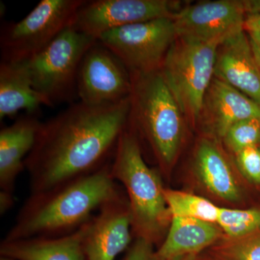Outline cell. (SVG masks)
<instances>
[{
    "label": "cell",
    "instance_id": "25",
    "mask_svg": "<svg viewBox=\"0 0 260 260\" xmlns=\"http://www.w3.org/2000/svg\"><path fill=\"white\" fill-rule=\"evenodd\" d=\"M122 260H164L154 250L153 244L143 238H137Z\"/></svg>",
    "mask_w": 260,
    "mask_h": 260
},
{
    "label": "cell",
    "instance_id": "22",
    "mask_svg": "<svg viewBox=\"0 0 260 260\" xmlns=\"http://www.w3.org/2000/svg\"><path fill=\"white\" fill-rule=\"evenodd\" d=\"M223 139L234 154L260 145V118H251L236 123L228 130Z\"/></svg>",
    "mask_w": 260,
    "mask_h": 260
},
{
    "label": "cell",
    "instance_id": "8",
    "mask_svg": "<svg viewBox=\"0 0 260 260\" xmlns=\"http://www.w3.org/2000/svg\"><path fill=\"white\" fill-rule=\"evenodd\" d=\"M172 18L154 19L110 30L98 39L131 73L160 70L168 51L177 39Z\"/></svg>",
    "mask_w": 260,
    "mask_h": 260
},
{
    "label": "cell",
    "instance_id": "5",
    "mask_svg": "<svg viewBox=\"0 0 260 260\" xmlns=\"http://www.w3.org/2000/svg\"><path fill=\"white\" fill-rule=\"evenodd\" d=\"M96 42L70 25L42 51L22 61L32 86L49 107L74 100L80 63Z\"/></svg>",
    "mask_w": 260,
    "mask_h": 260
},
{
    "label": "cell",
    "instance_id": "4",
    "mask_svg": "<svg viewBox=\"0 0 260 260\" xmlns=\"http://www.w3.org/2000/svg\"><path fill=\"white\" fill-rule=\"evenodd\" d=\"M131 76L129 118L145 135L162 167H170L182 141L184 114L160 70Z\"/></svg>",
    "mask_w": 260,
    "mask_h": 260
},
{
    "label": "cell",
    "instance_id": "9",
    "mask_svg": "<svg viewBox=\"0 0 260 260\" xmlns=\"http://www.w3.org/2000/svg\"><path fill=\"white\" fill-rule=\"evenodd\" d=\"M183 5L174 0L85 1L75 13L72 26L98 41L105 32L125 25L173 18Z\"/></svg>",
    "mask_w": 260,
    "mask_h": 260
},
{
    "label": "cell",
    "instance_id": "17",
    "mask_svg": "<svg viewBox=\"0 0 260 260\" xmlns=\"http://www.w3.org/2000/svg\"><path fill=\"white\" fill-rule=\"evenodd\" d=\"M49 104L32 86L22 61H1L0 64V119L13 117L20 111L36 114Z\"/></svg>",
    "mask_w": 260,
    "mask_h": 260
},
{
    "label": "cell",
    "instance_id": "3",
    "mask_svg": "<svg viewBox=\"0 0 260 260\" xmlns=\"http://www.w3.org/2000/svg\"><path fill=\"white\" fill-rule=\"evenodd\" d=\"M111 172L125 189L137 238L154 244L172 216L160 177L145 162L136 133L128 124L116 146Z\"/></svg>",
    "mask_w": 260,
    "mask_h": 260
},
{
    "label": "cell",
    "instance_id": "27",
    "mask_svg": "<svg viewBox=\"0 0 260 260\" xmlns=\"http://www.w3.org/2000/svg\"><path fill=\"white\" fill-rule=\"evenodd\" d=\"M246 34L249 38L251 50L260 69V32L247 31Z\"/></svg>",
    "mask_w": 260,
    "mask_h": 260
},
{
    "label": "cell",
    "instance_id": "23",
    "mask_svg": "<svg viewBox=\"0 0 260 260\" xmlns=\"http://www.w3.org/2000/svg\"><path fill=\"white\" fill-rule=\"evenodd\" d=\"M222 256L224 260H260V233L235 240Z\"/></svg>",
    "mask_w": 260,
    "mask_h": 260
},
{
    "label": "cell",
    "instance_id": "11",
    "mask_svg": "<svg viewBox=\"0 0 260 260\" xmlns=\"http://www.w3.org/2000/svg\"><path fill=\"white\" fill-rule=\"evenodd\" d=\"M246 1L216 0L185 5L173 16L177 37L220 45L244 30Z\"/></svg>",
    "mask_w": 260,
    "mask_h": 260
},
{
    "label": "cell",
    "instance_id": "2",
    "mask_svg": "<svg viewBox=\"0 0 260 260\" xmlns=\"http://www.w3.org/2000/svg\"><path fill=\"white\" fill-rule=\"evenodd\" d=\"M111 164L55 189L30 194L5 240L61 237L83 226L103 205L121 194Z\"/></svg>",
    "mask_w": 260,
    "mask_h": 260
},
{
    "label": "cell",
    "instance_id": "10",
    "mask_svg": "<svg viewBox=\"0 0 260 260\" xmlns=\"http://www.w3.org/2000/svg\"><path fill=\"white\" fill-rule=\"evenodd\" d=\"M133 90L131 73L105 46L97 42L83 56L77 78V95L84 104L110 105L127 99Z\"/></svg>",
    "mask_w": 260,
    "mask_h": 260
},
{
    "label": "cell",
    "instance_id": "26",
    "mask_svg": "<svg viewBox=\"0 0 260 260\" xmlns=\"http://www.w3.org/2000/svg\"><path fill=\"white\" fill-rule=\"evenodd\" d=\"M245 31L260 32V0L246 1Z\"/></svg>",
    "mask_w": 260,
    "mask_h": 260
},
{
    "label": "cell",
    "instance_id": "24",
    "mask_svg": "<svg viewBox=\"0 0 260 260\" xmlns=\"http://www.w3.org/2000/svg\"><path fill=\"white\" fill-rule=\"evenodd\" d=\"M239 171L246 179L260 184V145L249 147L235 154Z\"/></svg>",
    "mask_w": 260,
    "mask_h": 260
},
{
    "label": "cell",
    "instance_id": "12",
    "mask_svg": "<svg viewBox=\"0 0 260 260\" xmlns=\"http://www.w3.org/2000/svg\"><path fill=\"white\" fill-rule=\"evenodd\" d=\"M129 202L118 195L101 207L89 220L83 239L86 260H114L126 250L133 238Z\"/></svg>",
    "mask_w": 260,
    "mask_h": 260
},
{
    "label": "cell",
    "instance_id": "14",
    "mask_svg": "<svg viewBox=\"0 0 260 260\" xmlns=\"http://www.w3.org/2000/svg\"><path fill=\"white\" fill-rule=\"evenodd\" d=\"M251 118H260V105L214 77L203 99L198 121L223 138L231 126Z\"/></svg>",
    "mask_w": 260,
    "mask_h": 260
},
{
    "label": "cell",
    "instance_id": "1",
    "mask_svg": "<svg viewBox=\"0 0 260 260\" xmlns=\"http://www.w3.org/2000/svg\"><path fill=\"white\" fill-rule=\"evenodd\" d=\"M130 109L131 95L99 107L79 102L42 122L25 161L30 194L55 189L112 161Z\"/></svg>",
    "mask_w": 260,
    "mask_h": 260
},
{
    "label": "cell",
    "instance_id": "18",
    "mask_svg": "<svg viewBox=\"0 0 260 260\" xmlns=\"http://www.w3.org/2000/svg\"><path fill=\"white\" fill-rule=\"evenodd\" d=\"M194 168L210 192L225 201H239L241 191L232 167L216 143L207 138L200 140L195 153Z\"/></svg>",
    "mask_w": 260,
    "mask_h": 260
},
{
    "label": "cell",
    "instance_id": "6",
    "mask_svg": "<svg viewBox=\"0 0 260 260\" xmlns=\"http://www.w3.org/2000/svg\"><path fill=\"white\" fill-rule=\"evenodd\" d=\"M216 44L177 37L160 72L184 116L199 119L203 99L214 78Z\"/></svg>",
    "mask_w": 260,
    "mask_h": 260
},
{
    "label": "cell",
    "instance_id": "20",
    "mask_svg": "<svg viewBox=\"0 0 260 260\" xmlns=\"http://www.w3.org/2000/svg\"><path fill=\"white\" fill-rule=\"evenodd\" d=\"M165 198L171 216L216 223L220 208L209 200L185 191L168 189H165Z\"/></svg>",
    "mask_w": 260,
    "mask_h": 260
},
{
    "label": "cell",
    "instance_id": "30",
    "mask_svg": "<svg viewBox=\"0 0 260 260\" xmlns=\"http://www.w3.org/2000/svg\"><path fill=\"white\" fill-rule=\"evenodd\" d=\"M0 260H14V259H9V258L1 257V259H0Z\"/></svg>",
    "mask_w": 260,
    "mask_h": 260
},
{
    "label": "cell",
    "instance_id": "15",
    "mask_svg": "<svg viewBox=\"0 0 260 260\" xmlns=\"http://www.w3.org/2000/svg\"><path fill=\"white\" fill-rule=\"evenodd\" d=\"M42 122L35 114L20 116L0 131V189L14 194L15 183L37 141Z\"/></svg>",
    "mask_w": 260,
    "mask_h": 260
},
{
    "label": "cell",
    "instance_id": "7",
    "mask_svg": "<svg viewBox=\"0 0 260 260\" xmlns=\"http://www.w3.org/2000/svg\"><path fill=\"white\" fill-rule=\"evenodd\" d=\"M85 0H42L25 18L3 25L1 61H23L44 49L72 25Z\"/></svg>",
    "mask_w": 260,
    "mask_h": 260
},
{
    "label": "cell",
    "instance_id": "13",
    "mask_svg": "<svg viewBox=\"0 0 260 260\" xmlns=\"http://www.w3.org/2000/svg\"><path fill=\"white\" fill-rule=\"evenodd\" d=\"M214 77L260 105V69L245 30L229 38L217 48Z\"/></svg>",
    "mask_w": 260,
    "mask_h": 260
},
{
    "label": "cell",
    "instance_id": "21",
    "mask_svg": "<svg viewBox=\"0 0 260 260\" xmlns=\"http://www.w3.org/2000/svg\"><path fill=\"white\" fill-rule=\"evenodd\" d=\"M216 224L234 240L251 237L260 233V210L220 208Z\"/></svg>",
    "mask_w": 260,
    "mask_h": 260
},
{
    "label": "cell",
    "instance_id": "29",
    "mask_svg": "<svg viewBox=\"0 0 260 260\" xmlns=\"http://www.w3.org/2000/svg\"><path fill=\"white\" fill-rule=\"evenodd\" d=\"M168 260H198V254H186V255L175 256Z\"/></svg>",
    "mask_w": 260,
    "mask_h": 260
},
{
    "label": "cell",
    "instance_id": "19",
    "mask_svg": "<svg viewBox=\"0 0 260 260\" xmlns=\"http://www.w3.org/2000/svg\"><path fill=\"white\" fill-rule=\"evenodd\" d=\"M220 236L216 223L198 219L172 217L167 237L157 250L162 259L168 260L198 252L213 244Z\"/></svg>",
    "mask_w": 260,
    "mask_h": 260
},
{
    "label": "cell",
    "instance_id": "28",
    "mask_svg": "<svg viewBox=\"0 0 260 260\" xmlns=\"http://www.w3.org/2000/svg\"><path fill=\"white\" fill-rule=\"evenodd\" d=\"M14 204V195L6 191H0V213L5 215Z\"/></svg>",
    "mask_w": 260,
    "mask_h": 260
},
{
    "label": "cell",
    "instance_id": "16",
    "mask_svg": "<svg viewBox=\"0 0 260 260\" xmlns=\"http://www.w3.org/2000/svg\"><path fill=\"white\" fill-rule=\"evenodd\" d=\"M88 222L75 232L61 237L3 239L0 244L1 257L14 260H86L83 239Z\"/></svg>",
    "mask_w": 260,
    "mask_h": 260
}]
</instances>
